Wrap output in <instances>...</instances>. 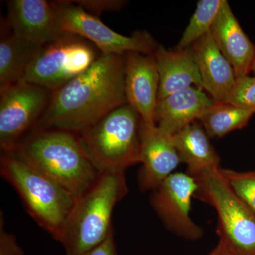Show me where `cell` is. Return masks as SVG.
<instances>
[{
	"label": "cell",
	"mask_w": 255,
	"mask_h": 255,
	"mask_svg": "<svg viewBox=\"0 0 255 255\" xmlns=\"http://www.w3.org/2000/svg\"><path fill=\"white\" fill-rule=\"evenodd\" d=\"M125 64V54L101 55L86 71L52 92L36 130L77 134L127 105Z\"/></svg>",
	"instance_id": "obj_1"
},
{
	"label": "cell",
	"mask_w": 255,
	"mask_h": 255,
	"mask_svg": "<svg viewBox=\"0 0 255 255\" xmlns=\"http://www.w3.org/2000/svg\"><path fill=\"white\" fill-rule=\"evenodd\" d=\"M12 151L33 168L66 189L75 199L101 173L85 155L78 135L73 132L36 130Z\"/></svg>",
	"instance_id": "obj_2"
},
{
	"label": "cell",
	"mask_w": 255,
	"mask_h": 255,
	"mask_svg": "<svg viewBox=\"0 0 255 255\" xmlns=\"http://www.w3.org/2000/svg\"><path fill=\"white\" fill-rule=\"evenodd\" d=\"M124 172H101L76 199L60 241L66 253L85 254L105 241L113 230L114 207L128 192Z\"/></svg>",
	"instance_id": "obj_3"
},
{
	"label": "cell",
	"mask_w": 255,
	"mask_h": 255,
	"mask_svg": "<svg viewBox=\"0 0 255 255\" xmlns=\"http://www.w3.org/2000/svg\"><path fill=\"white\" fill-rule=\"evenodd\" d=\"M0 173L17 191L33 219L60 242L76 201L73 194L14 151L1 152Z\"/></svg>",
	"instance_id": "obj_4"
},
{
	"label": "cell",
	"mask_w": 255,
	"mask_h": 255,
	"mask_svg": "<svg viewBox=\"0 0 255 255\" xmlns=\"http://www.w3.org/2000/svg\"><path fill=\"white\" fill-rule=\"evenodd\" d=\"M140 120L127 104L77 133L82 150L100 172L125 171L140 162Z\"/></svg>",
	"instance_id": "obj_5"
},
{
	"label": "cell",
	"mask_w": 255,
	"mask_h": 255,
	"mask_svg": "<svg viewBox=\"0 0 255 255\" xmlns=\"http://www.w3.org/2000/svg\"><path fill=\"white\" fill-rule=\"evenodd\" d=\"M195 196L217 211V233L236 255H255V214L233 190L221 172L214 169L199 178Z\"/></svg>",
	"instance_id": "obj_6"
},
{
	"label": "cell",
	"mask_w": 255,
	"mask_h": 255,
	"mask_svg": "<svg viewBox=\"0 0 255 255\" xmlns=\"http://www.w3.org/2000/svg\"><path fill=\"white\" fill-rule=\"evenodd\" d=\"M102 54L91 42L66 32L41 47L23 80L53 92L86 71Z\"/></svg>",
	"instance_id": "obj_7"
},
{
	"label": "cell",
	"mask_w": 255,
	"mask_h": 255,
	"mask_svg": "<svg viewBox=\"0 0 255 255\" xmlns=\"http://www.w3.org/2000/svg\"><path fill=\"white\" fill-rule=\"evenodd\" d=\"M52 92L21 80L0 88V147L12 151L36 130Z\"/></svg>",
	"instance_id": "obj_8"
},
{
	"label": "cell",
	"mask_w": 255,
	"mask_h": 255,
	"mask_svg": "<svg viewBox=\"0 0 255 255\" xmlns=\"http://www.w3.org/2000/svg\"><path fill=\"white\" fill-rule=\"evenodd\" d=\"M64 31L74 33L91 42L102 54L124 55L137 52L152 55L159 45L149 32L137 31L124 36L87 12L71 1H52Z\"/></svg>",
	"instance_id": "obj_9"
},
{
	"label": "cell",
	"mask_w": 255,
	"mask_h": 255,
	"mask_svg": "<svg viewBox=\"0 0 255 255\" xmlns=\"http://www.w3.org/2000/svg\"><path fill=\"white\" fill-rule=\"evenodd\" d=\"M198 188L197 181L189 174H172L154 190L152 197V205L166 226L179 236L191 240L202 236L201 228L189 216L191 198Z\"/></svg>",
	"instance_id": "obj_10"
},
{
	"label": "cell",
	"mask_w": 255,
	"mask_h": 255,
	"mask_svg": "<svg viewBox=\"0 0 255 255\" xmlns=\"http://www.w3.org/2000/svg\"><path fill=\"white\" fill-rule=\"evenodd\" d=\"M6 18L18 38L43 46L66 33L51 1L46 0H11Z\"/></svg>",
	"instance_id": "obj_11"
},
{
	"label": "cell",
	"mask_w": 255,
	"mask_h": 255,
	"mask_svg": "<svg viewBox=\"0 0 255 255\" xmlns=\"http://www.w3.org/2000/svg\"><path fill=\"white\" fill-rule=\"evenodd\" d=\"M125 92L128 105L148 127H155L154 114L157 104L159 75L154 55L137 52L125 54Z\"/></svg>",
	"instance_id": "obj_12"
},
{
	"label": "cell",
	"mask_w": 255,
	"mask_h": 255,
	"mask_svg": "<svg viewBox=\"0 0 255 255\" xmlns=\"http://www.w3.org/2000/svg\"><path fill=\"white\" fill-rule=\"evenodd\" d=\"M140 162L139 182L142 189L155 190L180 163L173 137L157 127L140 124Z\"/></svg>",
	"instance_id": "obj_13"
},
{
	"label": "cell",
	"mask_w": 255,
	"mask_h": 255,
	"mask_svg": "<svg viewBox=\"0 0 255 255\" xmlns=\"http://www.w3.org/2000/svg\"><path fill=\"white\" fill-rule=\"evenodd\" d=\"M210 33L216 46L232 65L236 78L249 75L255 59V45L243 31L226 0Z\"/></svg>",
	"instance_id": "obj_14"
},
{
	"label": "cell",
	"mask_w": 255,
	"mask_h": 255,
	"mask_svg": "<svg viewBox=\"0 0 255 255\" xmlns=\"http://www.w3.org/2000/svg\"><path fill=\"white\" fill-rule=\"evenodd\" d=\"M190 48L200 74L203 90L215 102H226L234 89L237 78L232 65L216 46L210 31Z\"/></svg>",
	"instance_id": "obj_15"
},
{
	"label": "cell",
	"mask_w": 255,
	"mask_h": 255,
	"mask_svg": "<svg viewBox=\"0 0 255 255\" xmlns=\"http://www.w3.org/2000/svg\"><path fill=\"white\" fill-rule=\"evenodd\" d=\"M215 102L200 88L191 87L157 102L154 121L160 130L174 135L196 122L206 109Z\"/></svg>",
	"instance_id": "obj_16"
},
{
	"label": "cell",
	"mask_w": 255,
	"mask_h": 255,
	"mask_svg": "<svg viewBox=\"0 0 255 255\" xmlns=\"http://www.w3.org/2000/svg\"><path fill=\"white\" fill-rule=\"evenodd\" d=\"M153 55L159 75L157 100L193 86L203 90L200 74L190 47L167 50L159 45Z\"/></svg>",
	"instance_id": "obj_17"
},
{
	"label": "cell",
	"mask_w": 255,
	"mask_h": 255,
	"mask_svg": "<svg viewBox=\"0 0 255 255\" xmlns=\"http://www.w3.org/2000/svg\"><path fill=\"white\" fill-rule=\"evenodd\" d=\"M181 162L187 165L188 173L199 178L220 168V157L200 123L189 124L172 135Z\"/></svg>",
	"instance_id": "obj_18"
},
{
	"label": "cell",
	"mask_w": 255,
	"mask_h": 255,
	"mask_svg": "<svg viewBox=\"0 0 255 255\" xmlns=\"http://www.w3.org/2000/svg\"><path fill=\"white\" fill-rule=\"evenodd\" d=\"M42 46L18 38L6 19L1 21L0 88L23 80Z\"/></svg>",
	"instance_id": "obj_19"
},
{
	"label": "cell",
	"mask_w": 255,
	"mask_h": 255,
	"mask_svg": "<svg viewBox=\"0 0 255 255\" xmlns=\"http://www.w3.org/2000/svg\"><path fill=\"white\" fill-rule=\"evenodd\" d=\"M255 110L227 102H215L201 113L197 122L210 137H222L228 132L246 127Z\"/></svg>",
	"instance_id": "obj_20"
},
{
	"label": "cell",
	"mask_w": 255,
	"mask_h": 255,
	"mask_svg": "<svg viewBox=\"0 0 255 255\" xmlns=\"http://www.w3.org/2000/svg\"><path fill=\"white\" fill-rule=\"evenodd\" d=\"M225 0H200L175 48L184 49L211 31Z\"/></svg>",
	"instance_id": "obj_21"
},
{
	"label": "cell",
	"mask_w": 255,
	"mask_h": 255,
	"mask_svg": "<svg viewBox=\"0 0 255 255\" xmlns=\"http://www.w3.org/2000/svg\"><path fill=\"white\" fill-rule=\"evenodd\" d=\"M221 172L234 192L255 214V171L238 172L221 169Z\"/></svg>",
	"instance_id": "obj_22"
},
{
	"label": "cell",
	"mask_w": 255,
	"mask_h": 255,
	"mask_svg": "<svg viewBox=\"0 0 255 255\" xmlns=\"http://www.w3.org/2000/svg\"><path fill=\"white\" fill-rule=\"evenodd\" d=\"M226 102L255 110V76L246 75L237 78L234 89Z\"/></svg>",
	"instance_id": "obj_23"
},
{
	"label": "cell",
	"mask_w": 255,
	"mask_h": 255,
	"mask_svg": "<svg viewBox=\"0 0 255 255\" xmlns=\"http://www.w3.org/2000/svg\"><path fill=\"white\" fill-rule=\"evenodd\" d=\"M71 1L98 18L105 11H120L127 4V1L123 0H75Z\"/></svg>",
	"instance_id": "obj_24"
},
{
	"label": "cell",
	"mask_w": 255,
	"mask_h": 255,
	"mask_svg": "<svg viewBox=\"0 0 255 255\" xmlns=\"http://www.w3.org/2000/svg\"><path fill=\"white\" fill-rule=\"evenodd\" d=\"M0 216V255H22V250L18 246L15 236L5 230L2 211Z\"/></svg>",
	"instance_id": "obj_25"
},
{
	"label": "cell",
	"mask_w": 255,
	"mask_h": 255,
	"mask_svg": "<svg viewBox=\"0 0 255 255\" xmlns=\"http://www.w3.org/2000/svg\"><path fill=\"white\" fill-rule=\"evenodd\" d=\"M82 255H117L114 238V231H111L105 241L93 249Z\"/></svg>",
	"instance_id": "obj_26"
},
{
	"label": "cell",
	"mask_w": 255,
	"mask_h": 255,
	"mask_svg": "<svg viewBox=\"0 0 255 255\" xmlns=\"http://www.w3.org/2000/svg\"><path fill=\"white\" fill-rule=\"evenodd\" d=\"M209 255H236L224 243L219 241L216 248Z\"/></svg>",
	"instance_id": "obj_27"
},
{
	"label": "cell",
	"mask_w": 255,
	"mask_h": 255,
	"mask_svg": "<svg viewBox=\"0 0 255 255\" xmlns=\"http://www.w3.org/2000/svg\"><path fill=\"white\" fill-rule=\"evenodd\" d=\"M251 72H252V73L254 74L255 76V56L254 62H253V67H252V71Z\"/></svg>",
	"instance_id": "obj_28"
},
{
	"label": "cell",
	"mask_w": 255,
	"mask_h": 255,
	"mask_svg": "<svg viewBox=\"0 0 255 255\" xmlns=\"http://www.w3.org/2000/svg\"><path fill=\"white\" fill-rule=\"evenodd\" d=\"M66 255H73L69 254V253H66Z\"/></svg>",
	"instance_id": "obj_29"
}]
</instances>
